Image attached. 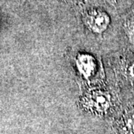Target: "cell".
Here are the masks:
<instances>
[{"mask_svg": "<svg viewBox=\"0 0 134 134\" xmlns=\"http://www.w3.org/2000/svg\"><path fill=\"white\" fill-rule=\"evenodd\" d=\"M109 16L105 12L94 10L90 11L85 17V23L96 33H102L110 24Z\"/></svg>", "mask_w": 134, "mask_h": 134, "instance_id": "cell-1", "label": "cell"}, {"mask_svg": "<svg viewBox=\"0 0 134 134\" xmlns=\"http://www.w3.org/2000/svg\"><path fill=\"white\" fill-rule=\"evenodd\" d=\"M89 104L98 111H104L110 105V96L104 92H95L90 96Z\"/></svg>", "mask_w": 134, "mask_h": 134, "instance_id": "cell-2", "label": "cell"}, {"mask_svg": "<svg viewBox=\"0 0 134 134\" xmlns=\"http://www.w3.org/2000/svg\"><path fill=\"white\" fill-rule=\"evenodd\" d=\"M77 65L81 71L82 73L85 76H90L95 69L96 64L94 62L93 58L91 56L88 55H82L78 58Z\"/></svg>", "mask_w": 134, "mask_h": 134, "instance_id": "cell-3", "label": "cell"}, {"mask_svg": "<svg viewBox=\"0 0 134 134\" xmlns=\"http://www.w3.org/2000/svg\"><path fill=\"white\" fill-rule=\"evenodd\" d=\"M125 32L127 34L130 43L134 44V22H129L125 25Z\"/></svg>", "mask_w": 134, "mask_h": 134, "instance_id": "cell-4", "label": "cell"}]
</instances>
